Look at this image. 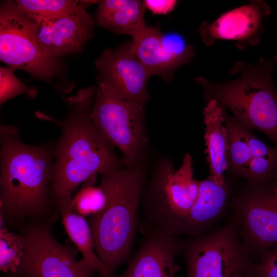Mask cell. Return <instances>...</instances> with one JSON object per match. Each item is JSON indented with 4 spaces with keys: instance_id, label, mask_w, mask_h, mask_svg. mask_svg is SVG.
Wrapping results in <instances>:
<instances>
[{
    "instance_id": "5b68a950",
    "label": "cell",
    "mask_w": 277,
    "mask_h": 277,
    "mask_svg": "<svg viewBox=\"0 0 277 277\" xmlns=\"http://www.w3.org/2000/svg\"><path fill=\"white\" fill-rule=\"evenodd\" d=\"M193 164L187 153L177 170L169 163L154 174L141 199L138 229L142 233L155 231L177 236L199 194V181L193 177Z\"/></svg>"
},
{
    "instance_id": "f1b7e54d",
    "label": "cell",
    "mask_w": 277,
    "mask_h": 277,
    "mask_svg": "<svg viewBox=\"0 0 277 277\" xmlns=\"http://www.w3.org/2000/svg\"><path fill=\"white\" fill-rule=\"evenodd\" d=\"M5 277H31L27 274H16L15 275H11Z\"/></svg>"
},
{
    "instance_id": "277c9868",
    "label": "cell",
    "mask_w": 277,
    "mask_h": 277,
    "mask_svg": "<svg viewBox=\"0 0 277 277\" xmlns=\"http://www.w3.org/2000/svg\"><path fill=\"white\" fill-rule=\"evenodd\" d=\"M276 61L277 54L256 64L239 61L231 70L239 75L234 80L215 83L199 76L195 81L204 89L206 101H216L243 126L261 131L277 147V91L272 78Z\"/></svg>"
},
{
    "instance_id": "ba28073f",
    "label": "cell",
    "mask_w": 277,
    "mask_h": 277,
    "mask_svg": "<svg viewBox=\"0 0 277 277\" xmlns=\"http://www.w3.org/2000/svg\"><path fill=\"white\" fill-rule=\"evenodd\" d=\"M180 242L187 277H247L251 264L231 216L219 229Z\"/></svg>"
},
{
    "instance_id": "e0dca14e",
    "label": "cell",
    "mask_w": 277,
    "mask_h": 277,
    "mask_svg": "<svg viewBox=\"0 0 277 277\" xmlns=\"http://www.w3.org/2000/svg\"><path fill=\"white\" fill-rule=\"evenodd\" d=\"M162 34L158 26H147L132 37L131 49L151 76L170 83L176 70L184 65L164 48Z\"/></svg>"
},
{
    "instance_id": "30bf717a",
    "label": "cell",
    "mask_w": 277,
    "mask_h": 277,
    "mask_svg": "<svg viewBox=\"0 0 277 277\" xmlns=\"http://www.w3.org/2000/svg\"><path fill=\"white\" fill-rule=\"evenodd\" d=\"M276 184L255 185L248 183L229 202L231 216L248 255H261L277 245Z\"/></svg>"
},
{
    "instance_id": "6da1fadb",
    "label": "cell",
    "mask_w": 277,
    "mask_h": 277,
    "mask_svg": "<svg viewBox=\"0 0 277 277\" xmlns=\"http://www.w3.org/2000/svg\"><path fill=\"white\" fill-rule=\"evenodd\" d=\"M94 86L82 88L66 98L68 111L57 119L41 112L38 118L56 124L61 130L54 146V169L50 196L57 211L68 205L73 194L91 176L122 167L115 147L98 129L92 117Z\"/></svg>"
},
{
    "instance_id": "cb8c5ba5",
    "label": "cell",
    "mask_w": 277,
    "mask_h": 277,
    "mask_svg": "<svg viewBox=\"0 0 277 277\" xmlns=\"http://www.w3.org/2000/svg\"><path fill=\"white\" fill-rule=\"evenodd\" d=\"M277 173V156L252 157L245 179L255 185L274 182Z\"/></svg>"
},
{
    "instance_id": "2e32d148",
    "label": "cell",
    "mask_w": 277,
    "mask_h": 277,
    "mask_svg": "<svg viewBox=\"0 0 277 277\" xmlns=\"http://www.w3.org/2000/svg\"><path fill=\"white\" fill-rule=\"evenodd\" d=\"M206 103L203 114L206 153L210 169L208 179L223 185L226 182L224 172L228 169L226 109L213 99L206 101Z\"/></svg>"
},
{
    "instance_id": "d6986e66",
    "label": "cell",
    "mask_w": 277,
    "mask_h": 277,
    "mask_svg": "<svg viewBox=\"0 0 277 277\" xmlns=\"http://www.w3.org/2000/svg\"><path fill=\"white\" fill-rule=\"evenodd\" d=\"M68 206H63L58 210L68 235L81 251L83 258L98 272V277H110L107 269L95 252L88 221L85 217L70 210Z\"/></svg>"
},
{
    "instance_id": "ac0fdd59",
    "label": "cell",
    "mask_w": 277,
    "mask_h": 277,
    "mask_svg": "<svg viewBox=\"0 0 277 277\" xmlns=\"http://www.w3.org/2000/svg\"><path fill=\"white\" fill-rule=\"evenodd\" d=\"M146 8L144 2L139 0L99 1L95 21L101 27L112 33L133 37L147 26Z\"/></svg>"
},
{
    "instance_id": "d4e9b609",
    "label": "cell",
    "mask_w": 277,
    "mask_h": 277,
    "mask_svg": "<svg viewBox=\"0 0 277 277\" xmlns=\"http://www.w3.org/2000/svg\"><path fill=\"white\" fill-rule=\"evenodd\" d=\"M15 70L10 67L0 68V105L21 94L34 97L36 91L34 88L27 87L14 74Z\"/></svg>"
},
{
    "instance_id": "7402d4cb",
    "label": "cell",
    "mask_w": 277,
    "mask_h": 277,
    "mask_svg": "<svg viewBox=\"0 0 277 277\" xmlns=\"http://www.w3.org/2000/svg\"><path fill=\"white\" fill-rule=\"evenodd\" d=\"M97 177L95 175L86 180L73 194L68 206L70 210L86 218L104 209L107 196L101 186L95 185Z\"/></svg>"
},
{
    "instance_id": "8992f818",
    "label": "cell",
    "mask_w": 277,
    "mask_h": 277,
    "mask_svg": "<svg viewBox=\"0 0 277 277\" xmlns=\"http://www.w3.org/2000/svg\"><path fill=\"white\" fill-rule=\"evenodd\" d=\"M91 114L101 132L120 150L125 167L143 164L148 146L145 105L122 98L98 85Z\"/></svg>"
},
{
    "instance_id": "44dd1931",
    "label": "cell",
    "mask_w": 277,
    "mask_h": 277,
    "mask_svg": "<svg viewBox=\"0 0 277 277\" xmlns=\"http://www.w3.org/2000/svg\"><path fill=\"white\" fill-rule=\"evenodd\" d=\"M89 1H86L87 4ZM17 8L36 23L53 19L85 8L81 1L73 0H17Z\"/></svg>"
},
{
    "instance_id": "603a6c76",
    "label": "cell",
    "mask_w": 277,
    "mask_h": 277,
    "mask_svg": "<svg viewBox=\"0 0 277 277\" xmlns=\"http://www.w3.org/2000/svg\"><path fill=\"white\" fill-rule=\"evenodd\" d=\"M26 239L23 233L0 228V269L3 272L16 274L24 255Z\"/></svg>"
},
{
    "instance_id": "83f0119b",
    "label": "cell",
    "mask_w": 277,
    "mask_h": 277,
    "mask_svg": "<svg viewBox=\"0 0 277 277\" xmlns=\"http://www.w3.org/2000/svg\"><path fill=\"white\" fill-rule=\"evenodd\" d=\"M144 3L146 7L153 13L165 14L174 9L177 1L174 0H146Z\"/></svg>"
},
{
    "instance_id": "9c48e42d",
    "label": "cell",
    "mask_w": 277,
    "mask_h": 277,
    "mask_svg": "<svg viewBox=\"0 0 277 277\" xmlns=\"http://www.w3.org/2000/svg\"><path fill=\"white\" fill-rule=\"evenodd\" d=\"M26 239L25 253L16 274L31 277H94L96 271L77 250L55 238L45 220L25 222L19 227Z\"/></svg>"
},
{
    "instance_id": "7a4b0ae2",
    "label": "cell",
    "mask_w": 277,
    "mask_h": 277,
    "mask_svg": "<svg viewBox=\"0 0 277 277\" xmlns=\"http://www.w3.org/2000/svg\"><path fill=\"white\" fill-rule=\"evenodd\" d=\"M17 127L0 125L1 217L9 223L44 220L53 204V140L39 145L23 142Z\"/></svg>"
},
{
    "instance_id": "ffe728a7",
    "label": "cell",
    "mask_w": 277,
    "mask_h": 277,
    "mask_svg": "<svg viewBox=\"0 0 277 277\" xmlns=\"http://www.w3.org/2000/svg\"><path fill=\"white\" fill-rule=\"evenodd\" d=\"M225 118L227 129V170L235 176L245 178L252 159L245 136L246 128L227 113Z\"/></svg>"
},
{
    "instance_id": "7c38bea8",
    "label": "cell",
    "mask_w": 277,
    "mask_h": 277,
    "mask_svg": "<svg viewBox=\"0 0 277 277\" xmlns=\"http://www.w3.org/2000/svg\"><path fill=\"white\" fill-rule=\"evenodd\" d=\"M270 13V6L264 1H250L224 12L212 22L204 21L199 31L206 46L226 40L234 42L238 49H244L260 43L263 20Z\"/></svg>"
},
{
    "instance_id": "484cf974",
    "label": "cell",
    "mask_w": 277,
    "mask_h": 277,
    "mask_svg": "<svg viewBox=\"0 0 277 277\" xmlns=\"http://www.w3.org/2000/svg\"><path fill=\"white\" fill-rule=\"evenodd\" d=\"M161 41L166 50L183 65L190 63L194 56L193 47L179 33H163Z\"/></svg>"
},
{
    "instance_id": "4316f807",
    "label": "cell",
    "mask_w": 277,
    "mask_h": 277,
    "mask_svg": "<svg viewBox=\"0 0 277 277\" xmlns=\"http://www.w3.org/2000/svg\"><path fill=\"white\" fill-rule=\"evenodd\" d=\"M247 277H277V245L263 253L259 262L251 265Z\"/></svg>"
},
{
    "instance_id": "5bb4252c",
    "label": "cell",
    "mask_w": 277,
    "mask_h": 277,
    "mask_svg": "<svg viewBox=\"0 0 277 277\" xmlns=\"http://www.w3.org/2000/svg\"><path fill=\"white\" fill-rule=\"evenodd\" d=\"M143 234L144 239L126 269L112 277H175L180 240L176 236L155 231Z\"/></svg>"
},
{
    "instance_id": "4fadbf2b",
    "label": "cell",
    "mask_w": 277,
    "mask_h": 277,
    "mask_svg": "<svg viewBox=\"0 0 277 277\" xmlns=\"http://www.w3.org/2000/svg\"><path fill=\"white\" fill-rule=\"evenodd\" d=\"M36 24L42 48L54 59L81 52L92 38L94 27L93 19L85 8Z\"/></svg>"
},
{
    "instance_id": "9a60e30c",
    "label": "cell",
    "mask_w": 277,
    "mask_h": 277,
    "mask_svg": "<svg viewBox=\"0 0 277 277\" xmlns=\"http://www.w3.org/2000/svg\"><path fill=\"white\" fill-rule=\"evenodd\" d=\"M231 194L226 181L219 185L209 179L199 181L197 198L182 221L177 235L200 236L212 231L228 207Z\"/></svg>"
},
{
    "instance_id": "3957f363",
    "label": "cell",
    "mask_w": 277,
    "mask_h": 277,
    "mask_svg": "<svg viewBox=\"0 0 277 277\" xmlns=\"http://www.w3.org/2000/svg\"><path fill=\"white\" fill-rule=\"evenodd\" d=\"M101 175L99 184L106 194V205L87 221L95 252L112 277L131 259L146 176L143 164L114 168Z\"/></svg>"
},
{
    "instance_id": "f546056e",
    "label": "cell",
    "mask_w": 277,
    "mask_h": 277,
    "mask_svg": "<svg viewBox=\"0 0 277 277\" xmlns=\"http://www.w3.org/2000/svg\"><path fill=\"white\" fill-rule=\"evenodd\" d=\"M275 198L277 202V183L276 184V187H275Z\"/></svg>"
},
{
    "instance_id": "8fae6325",
    "label": "cell",
    "mask_w": 277,
    "mask_h": 277,
    "mask_svg": "<svg viewBox=\"0 0 277 277\" xmlns=\"http://www.w3.org/2000/svg\"><path fill=\"white\" fill-rule=\"evenodd\" d=\"M98 85L113 93L146 105L150 99L147 83L151 76L127 41L106 49L95 62Z\"/></svg>"
},
{
    "instance_id": "52a82bcc",
    "label": "cell",
    "mask_w": 277,
    "mask_h": 277,
    "mask_svg": "<svg viewBox=\"0 0 277 277\" xmlns=\"http://www.w3.org/2000/svg\"><path fill=\"white\" fill-rule=\"evenodd\" d=\"M0 59L9 67L24 70L55 88L54 79L62 70L58 59L49 56L42 48L36 23L12 1H2L1 4Z\"/></svg>"
}]
</instances>
